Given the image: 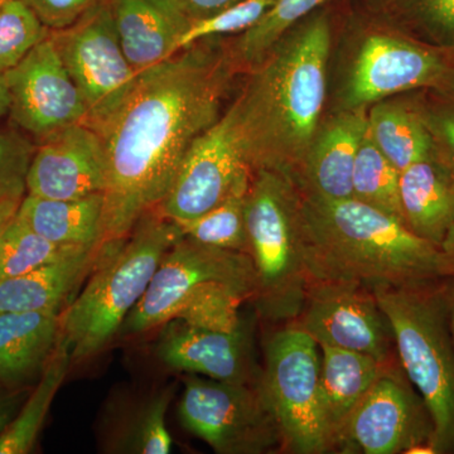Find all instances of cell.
Wrapping results in <instances>:
<instances>
[{
    "instance_id": "cell-35",
    "label": "cell",
    "mask_w": 454,
    "mask_h": 454,
    "mask_svg": "<svg viewBox=\"0 0 454 454\" xmlns=\"http://www.w3.org/2000/svg\"><path fill=\"white\" fill-rule=\"evenodd\" d=\"M35 146L22 134L0 130V200L23 199Z\"/></svg>"
},
{
    "instance_id": "cell-27",
    "label": "cell",
    "mask_w": 454,
    "mask_h": 454,
    "mask_svg": "<svg viewBox=\"0 0 454 454\" xmlns=\"http://www.w3.org/2000/svg\"><path fill=\"white\" fill-rule=\"evenodd\" d=\"M327 0H277L262 20L227 49L236 70H252L289 29L306 20Z\"/></svg>"
},
{
    "instance_id": "cell-40",
    "label": "cell",
    "mask_w": 454,
    "mask_h": 454,
    "mask_svg": "<svg viewBox=\"0 0 454 454\" xmlns=\"http://www.w3.org/2000/svg\"><path fill=\"white\" fill-rule=\"evenodd\" d=\"M23 199H3L0 200V241L5 230L11 225L12 221L17 216L18 208Z\"/></svg>"
},
{
    "instance_id": "cell-25",
    "label": "cell",
    "mask_w": 454,
    "mask_h": 454,
    "mask_svg": "<svg viewBox=\"0 0 454 454\" xmlns=\"http://www.w3.org/2000/svg\"><path fill=\"white\" fill-rule=\"evenodd\" d=\"M367 134L387 160L402 172L434 154V143L417 106L379 101L367 113Z\"/></svg>"
},
{
    "instance_id": "cell-24",
    "label": "cell",
    "mask_w": 454,
    "mask_h": 454,
    "mask_svg": "<svg viewBox=\"0 0 454 454\" xmlns=\"http://www.w3.org/2000/svg\"><path fill=\"white\" fill-rule=\"evenodd\" d=\"M319 348L322 399L334 450L349 414L372 389L379 376L397 360L382 363L357 351L331 346H319Z\"/></svg>"
},
{
    "instance_id": "cell-12",
    "label": "cell",
    "mask_w": 454,
    "mask_h": 454,
    "mask_svg": "<svg viewBox=\"0 0 454 454\" xmlns=\"http://www.w3.org/2000/svg\"><path fill=\"white\" fill-rule=\"evenodd\" d=\"M254 172L225 113L188 149L158 214L176 223L197 219L235 193L249 191Z\"/></svg>"
},
{
    "instance_id": "cell-29",
    "label": "cell",
    "mask_w": 454,
    "mask_h": 454,
    "mask_svg": "<svg viewBox=\"0 0 454 454\" xmlns=\"http://www.w3.org/2000/svg\"><path fill=\"white\" fill-rule=\"evenodd\" d=\"M247 192L249 191L235 193L202 216L177 223L182 235L200 244L249 255L247 229Z\"/></svg>"
},
{
    "instance_id": "cell-21",
    "label": "cell",
    "mask_w": 454,
    "mask_h": 454,
    "mask_svg": "<svg viewBox=\"0 0 454 454\" xmlns=\"http://www.w3.org/2000/svg\"><path fill=\"white\" fill-rule=\"evenodd\" d=\"M403 221L414 234L441 245L454 223V175L433 154L400 172Z\"/></svg>"
},
{
    "instance_id": "cell-32",
    "label": "cell",
    "mask_w": 454,
    "mask_h": 454,
    "mask_svg": "<svg viewBox=\"0 0 454 454\" xmlns=\"http://www.w3.org/2000/svg\"><path fill=\"white\" fill-rule=\"evenodd\" d=\"M276 2L277 0H243L215 16L193 23L179 38L178 52L208 38L241 35L255 26Z\"/></svg>"
},
{
    "instance_id": "cell-26",
    "label": "cell",
    "mask_w": 454,
    "mask_h": 454,
    "mask_svg": "<svg viewBox=\"0 0 454 454\" xmlns=\"http://www.w3.org/2000/svg\"><path fill=\"white\" fill-rule=\"evenodd\" d=\"M73 361L64 340L59 337L55 351L40 376L37 387L20 406L11 424L0 434V454L31 452L57 391L61 387Z\"/></svg>"
},
{
    "instance_id": "cell-33",
    "label": "cell",
    "mask_w": 454,
    "mask_h": 454,
    "mask_svg": "<svg viewBox=\"0 0 454 454\" xmlns=\"http://www.w3.org/2000/svg\"><path fill=\"white\" fill-rule=\"evenodd\" d=\"M170 400V390L162 391L140 409L124 439L127 452L167 454L172 450L173 439L166 424Z\"/></svg>"
},
{
    "instance_id": "cell-20",
    "label": "cell",
    "mask_w": 454,
    "mask_h": 454,
    "mask_svg": "<svg viewBox=\"0 0 454 454\" xmlns=\"http://www.w3.org/2000/svg\"><path fill=\"white\" fill-rule=\"evenodd\" d=\"M61 337L57 310L0 315V382L22 389L40 378Z\"/></svg>"
},
{
    "instance_id": "cell-8",
    "label": "cell",
    "mask_w": 454,
    "mask_h": 454,
    "mask_svg": "<svg viewBox=\"0 0 454 454\" xmlns=\"http://www.w3.org/2000/svg\"><path fill=\"white\" fill-rule=\"evenodd\" d=\"M178 415L182 426L216 453L283 450L279 424L260 385L192 376L184 382Z\"/></svg>"
},
{
    "instance_id": "cell-3",
    "label": "cell",
    "mask_w": 454,
    "mask_h": 454,
    "mask_svg": "<svg viewBox=\"0 0 454 454\" xmlns=\"http://www.w3.org/2000/svg\"><path fill=\"white\" fill-rule=\"evenodd\" d=\"M310 280L399 288L452 279L438 245L355 199L301 196Z\"/></svg>"
},
{
    "instance_id": "cell-10",
    "label": "cell",
    "mask_w": 454,
    "mask_h": 454,
    "mask_svg": "<svg viewBox=\"0 0 454 454\" xmlns=\"http://www.w3.org/2000/svg\"><path fill=\"white\" fill-rule=\"evenodd\" d=\"M51 37L82 94L88 125L98 127L124 103L139 74L121 49L109 0Z\"/></svg>"
},
{
    "instance_id": "cell-34",
    "label": "cell",
    "mask_w": 454,
    "mask_h": 454,
    "mask_svg": "<svg viewBox=\"0 0 454 454\" xmlns=\"http://www.w3.org/2000/svg\"><path fill=\"white\" fill-rule=\"evenodd\" d=\"M387 8L408 20L439 47L454 50V0H387Z\"/></svg>"
},
{
    "instance_id": "cell-9",
    "label": "cell",
    "mask_w": 454,
    "mask_h": 454,
    "mask_svg": "<svg viewBox=\"0 0 454 454\" xmlns=\"http://www.w3.org/2000/svg\"><path fill=\"white\" fill-rule=\"evenodd\" d=\"M219 284L239 286L254 298L256 274L250 255L182 236L163 256L145 297L121 328L127 333H143L168 324L186 301Z\"/></svg>"
},
{
    "instance_id": "cell-5",
    "label": "cell",
    "mask_w": 454,
    "mask_h": 454,
    "mask_svg": "<svg viewBox=\"0 0 454 454\" xmlns=\"http://www.w3.org/2000/svg\"><path fill=\"white\" fill-rule=\"evenodd\" d=\"M400 366L428 408L433 452L454 453V345L448 321V279L373 289Z\"/></svg>"
},
{
    "instance_id": "cell-44",
    "label": "cell",
    "mask_w": 454,
    "mask_h": 454,
    "mask_svg": "<svg viewBox=\"0 0 454 454\" xmlns=\"http://www.w3.org/2000/svg\"><path fill=\"white\" fill-rule=\"evenodd\" d=\"M7 2V0H0V7H2L4 3Z\"/></svg>"
},
{
    "instance_id": "cell-39",
    "label": "cell",
    "mask_w": 454,
    "mask_h": 454,
    "mask_svg": "<svg viewBox=\"0 0 454 454\" xmlns=\"http://www.w3.org/2000/svg\"><path fill=\"white\" fill-rule=\"evenodd\" d=\"M22 406V390L9 389L0 382V434L16 417Z\"/></svg>"
},
{
    "instance_id": "cell-18",
    "label": "cell",
    "mask_w": 454,
    "mask_h": 454,
    "mask_svg": "<svg viewBox=\"0 0 454 454\" xmlns=\"http://www.w3.org/2000/svg\"><path fill=\"white\" fill-rule=\"evenodd\" d=\"M367 131L366 109H343L319 125L294 186L313 199H352V172Z\"/></svg>"
},
{
    "instance_id": "cell-28",
    "label": "cell",
    "mask_w": 454,
    "mask_h": 454,
    "mask_svg": "<svg viewBox=\"0 0 454 454\" xmlns=\"http://www.w3.org/2000/svg\"><path fill=\"white\" fill-rule=\"evenodd\" d=\"M399 182L400 170L379 151L366 131L352 172V199L403 221Z\"/></svg>"
},
{
    "instance_id": "cell-19",
    "label": "cell",
    "mask_w": 454,
    "mask_h": 454,
    "mask_svg": "<svg viewBox=\"0 0 454 454\" xmlns=\"http://www.w3.org/2000/svg\"><path fill=\"white\" fill-rule=\"evenodd\" d=\"M109 5L121 49L138 74L176 55L190 28L160 0H109Z\"/></svg>"
},
{
    "instance_id": "cell-22",
    "label": "cell",
    "mask_w": 454,
    "mask_h": 454,
    "mask_svg": "<svg viewBox=\"0 0 454 454\" xmlns=\"http://www.w3.org/2000/svg\"><path fill=\"white\" fill-rule=\"evenodd\" d=\"M103 245L83 247L23 276L0 280V315L57 310L90 276Z\"/></svg>"
},
{
    "instance_id": "cell-43",
    "label": "cell",
    "mask_w": 454,
    "mask_h": 454,
    "mask_svg": "<svg viewBox=\"0 0 454 454\" xmlns=\"http://www.w3.org/2000/svg\"><path fill=\"white\" fill-rule=\"evenodd\" d=\"M448 321L454 345V279H448Z\"/></svg>"
},
{
    "instance_id": "cell-14",
    "label": "cell",
    "mask_w": 454,
    "mask_h": 454,
    "mask_svg": "<svg viewBox=\"0 0 454 454\" xmlns=\"http://www.w3.org/2000/svg\"><path fill=\"white\" fill-rule=\"evenodd\" d=\"M454 82V71L437 51L389 32H372L349 68L342 90L343 109H366L385 98Z\"/></svg>"
},
{
    "instance_id": "cell-15",
    "label": "cell",
    "mask_w": 454,
    "mask_h": 454,
    "mask_svg": "<svg viewBox=\"0 0 454 454\" xmlns=\"http://www.w3.org/2000/svg\"><path fill=\"white\" fill-rule=\"evenodd\" d=\"M12 121L40 140L70 125L88 124V109L55 46L51 33L4 74Z\"/></svg>"
},
{
    "instance_id": "cell-13",
    "label": "cell",
    "mask_w": 454,
    "mask_h": 454,
    "mask_svg": "<svg viewBox=\"0 0 454 454\" xmlns=\"http://www.w3.org/2000/svg\"><path fill=\"white\" fill-rule=\"evenodd\" d=\"M295 324L318 346L370 355L382 363L397 360L389 321L372 289L356 283L310 280Z\"/></svg>"
},
{
    "instance_id": "cell-17",
    "label": "cell",
    "mask_w": 454,
    "mask_h": 454,
    "mask_svg": "<svg viewBox=\"0 0 454 454\" xmlns=\"http://www.w3.org/2000/svg\"><path fill=\"white\" fill-rule=\"evenodd\" d=\"M254 327L243 321L235 330H206L172 319L158 343V356L178 372L214 380L259 385L262 367L254 352Z\"/></svg>"
},
{
    "instance_id": "cell-31",
    "label": "cell",
    "mask_w": 454,
    "mask_h": 454,
    "mask_svg": "<svg viewBox=\"0 0 454 454\" xmlns=\"http://www.w3.org/2000/svg\"><path fill=\"white\" fill-rule=\"evenodd\" d=\"M50 33L22 0H7L0 7V73L16 67Z\"/></svg>"
},
{
    "instance_id": "cell-36",
    "label": "cell",
    "mask_w": 454,
    "mask_h": 454,
    "mask_svg": "<svg viewBox=\"0 0 454 454\" xmlns=\"http://www.w3.org/2000/svg\"><path fill=\"white\" fill-rule=\"evenodd\" d=\"M432 90L437 98L415 106L432 136L435 155L454 175V82Z\"/></svg>"
},
{
    "instance_id": "cell-38",
    "label": "cell",
    "mask_w": 454,
    "mask_h": 454,
    "mask_svg": "<svg viewBox=\"0 0 454 454\" xmlns=\"http://www.w3.org/2000/svg\"><path fill=\"white\" fill-rule=\"evenodd\" d=\"M188 25L206 20L243 0H160Z\"/></svg>"
},
{
    "instance_id": "cell-37",
    "label": "cell",
    "mask_w": 454,
    "mask_h": 454,
    "mask_svg": "<svg viewBox=\"0 0 454 454\" xmlns=\"http://www.w3.org/2000/svg\"><path fill=\"white\" fill-rule=\"evenodd\" d=\"M51 31L67 28L107 0H22Z\"/></svg>"
},
{
    "instance_id": "cell-23",
    "label": "cell",
    "mask_w": 454,
    "mask_h": 454,
    "mask_svg": "<svg viewBox=\"0 0 454 454\" xmlns=\"http://www.w3.org/2000/svg\"><path fill=\"white\" fill-rule=\"evenodd\" d=\"M17 217L35 234L59 247L103 245L104 195L51 200L26 195Z\"/></svg>"
},
{
    "instance_id": "cell-41",
    "label": "cell",
    "mask_w": 454,
    "mask_h": 454,
    "mask_svg": "<svg viewBox=\"0 0 454 454\" xmlns=\"http://www.w3.org/2000/svg\"><path fill=\"white\" fill-rule=\"evenodd\" d=\"M444 259H446L448 268H450V277L454 279V223L448 230L447 235L444 236L443 241L439 245Z\"/></svg>"
},
{
    "instance_id": "cell-16",
    "label": "cell",
    "mask_w": 454,
    "mask_h": 454,
    "mask_svg": "<svg viewBox=\"0 0 454 454\" xmlns=\"http://www.w3.org/2000/svg\"><path fill=\"white\" fill-rule=\"evenodd\" d=\"M106 157L94 128L80 122L51 134L35 146L27 193L42 199L79 200L104 195Z\"/></svg>"
},
{
    "instance_id": "cell-4",
    "label": "cell",
    "mask_w": 454,
    "mask_h": 454,
    "mask_svg": "<svg viewBox=\"0 0 454 454\" xmlns=\"http://www.w3.org/2000/svg\"><path fill=\"white\" fill-rule=\"evenodd\" d=\"M182 236L177 223L152 211L127 238L103 245L88 283L61 315V339L73 360L94 356L106 348Z\"/></svg>"
},
{
    "instance_id": "cell-2",
    "label": "cell",
    "mask_w": 454,
    "mask_h": 454,
    "mask_svg": "<svg viewBox=\"0 0 454 454\" xmlns=\"http://www.w3.org/2000/svg\"><path fill=\"white\" fill-rule=\"evenodd\" d=\"M333 28L325 12L289 29L249 71L227 109L253 172L265 169L294 182L321 125Z\"/></svg>"
},
{
    "instance_id": "cell-42",
    "label": "cell",
    "mask_w": 454,
    "mask_h": 454,
    "mask_svg": "<svg viewBox=\"0 0 454 454\" xmlns=\"http://www.w3.org/2000/svg\"><path fill=\"white\" fill-rule=\"evenodd\" d=\"M11 110V94L4 74L0 73V121L9 115Z\"/></svg>"
},
{
    "instance_id": "cell-11",
    "label": "cell",
    "mask_w": 454,
    "mask_h": 454,
    "mask_svg": "<svg viewBox=\"0 0 454 454\" xmlns=\"http://www.w3.org/2000/svg\"><path fill=\"white\" fill-rule=\"evenodd\" d=\"M434 424L399 360L379 376L337 438L343 453H434Z\"/></svg>"
},
{
    "instance_id": "cell-30",
    "label": "cell",
    "mask_w": 454,
    "mask_h": 454,
    "mask_svg": "<svg viewBox=\"0 0 454 454\" xmlns=\"http://www.w3.org/2000/svg\"><path fill=\"white\" fill-rule=\"evenodd\" d=\"M79 249L83 247L51 243L16 216L0 241V280L23 276Z\"/></svg>"
},
{
    "instance_id": "cell-7",
    "label": "cell",
    "mask_w": 454,
    "mask_h": 454,
    "mask_svg": "<svg viewBox=\"0 0 454 454\" xmlns=\"http://www.w3.org/2000/svg\"><path fill=\"white\" fill-rule=\"evenodd\" d=\"M319 346L295 322L268 337L260 389L276 415L283 450L333 452L321 391Z\"/></svg>"
},
{
    "instance_id": "cell-1",
    "label": "cell",
    "mask_w": 454,
    "mask_h": 454,
    "mask_svg": "<svg viewBox=\"0 0 454 454\" xmlns=\"http://www.w3.org/2000/svg\"><path fill=\"white\" fill-rule=\"evenodd\" d=\"M211 40L139 73L124 103L94 128L106 157L103 245L127 238L157 210L188 149L221 118L238 70Z\"/></svg>"
},
{
    "instance_id": "cell-6",
    "label": "cell",
    "mask_w": 454,
    "mask_h": 454,
    "mask_svg": "<svg viewBox=\"0 0 454 454\" xmlns=\"http://www.w3.org/2000/svg\"><path fill=\"white\" fill-rule=\"evenodd\" d=\"M249 255L256 274V312L273 324L300 317L309 284L301 195L273 170L254 172L247 197Z\"/></svg>"
}]
</instances>
